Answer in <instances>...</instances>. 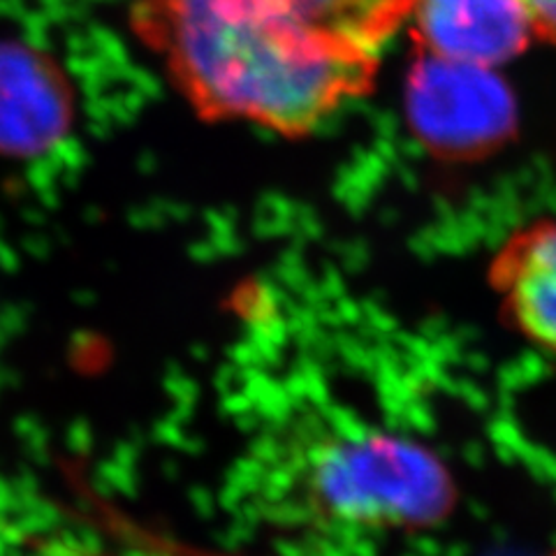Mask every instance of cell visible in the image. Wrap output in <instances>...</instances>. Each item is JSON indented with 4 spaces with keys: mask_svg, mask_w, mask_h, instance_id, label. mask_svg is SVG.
I'll list each match as a JSON object with an SVG mask.
<instances>
[{
    "mask_svg": "<svg viewBox=\"0 0 556 556\" xmlns=\"http://www.w3.org/2000/svg\"><path fill=\"white\" fill-rule=\"evenodd\" d=\"M410 16L425 54L494 70L535 38L521 0H415Z\"/></svg>",
    "mask_w": 556,
    "mask_h": 556,
    "instance_id": "obj_5",
    "label": "cell"
},
{
    "mask_svg": "<svg viewBox=\"0 0 556 556\" xmlns=\"http://www.w3.org/2000/svg\"><path fill=\"white\" fill-rule=\"evenodd\" d=\"M267 468L278 515L316 531H425L443 525L459 501L437 452L359 420H302L271 447Z\"/></svg>",
    "mask_w": 556,
    "mask_h": 556,
    "instance_id": "obj_2",
    "label": "cell"
},
{
    "mask_svg": "<svg viewBox=\"0 0 556 556\" xmlns=\"http://www.w3.org/2000/svg\"><path fill=\"white\" fill-rule=\"evenodd\" d=\"M538 40L556 47V0H521Z\"/></svg>",
    "mask_w": 556,
    "mask_h": 556,
    "instance_id": "obj_8",
    "label": "cell"
},
{
    "mask_svg": "<svg viewBox=\"0 0 556 556\" xmlns=\"http://www.w3.org/2000/svg\"><path fill=\"white\" fill-rule=\"evenodd\" d=\"M130 24L206 121L300 137L378 75L376 51L308 24L286 0H137Z\"/></svg>",
    "mask_w": 556,
    "mask_h": 556,
    "instance_id": "obj_1",
    "label": "cell"
},
{
    "mask_svg": "<svg viewBox=\"0 0 556 556\" xmlns=\"http://www.w3.org/2000/svg\"><path fill=\"white\" fill-rule=\"evenodd\" d=\"M73 89L38 49L0 42V153L38 155L73 126Z\"/></svg>",
    "mask_w": 556,
    "mask_h": 556,
    "instance_id": "obj_4",
    "label": "cell"
},
{
    "mask_svg": "<svg viewBox=\"0 0 556 556\" xmlns=\"http://www.w3.org/2000/svg\"><path fill=\"white\" fill-rule=\"evenodd\" d=\"M313 26L369 51L386 45L413 12L415 0H286Z\"/></svg>",
    "mask_w": 556,
    "mask_h": 556,
    "instance_id": "obj_7",
    "label": "cell"
},
{
    "mask_svg": "<svg viewBox=\"0 0 556 556\" xmlns=\"http://www.w3.org/2000/svg\"><path fill=\"white\" fill-rule=\"evenodd\" d=\"M486 276L503 323L556 357V218H538L515 230Z\"/></svg>",
    "mask_w": 556,
    "mask_h": 556,
    "instance_id": "obj_6",
    "label": "cell"
},
{
    "mask_svg": "<svg viewBox=\"0 0 556 556\" xmlns=\"http://www.w3.org/2000/svg\"><path fill=\"white\" fill-rule=\"evenodd\" d=\"M406 116L422 147L443 161H480L517 132L519 110L494 67L420 51L406 77Z\"/></svg>",
    "mask_w": 556,
    "mask_h": 556,
    "instance_id": "obj_3",
    "label": "cell"
}]
</instances>
